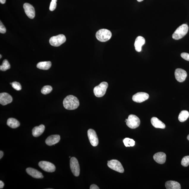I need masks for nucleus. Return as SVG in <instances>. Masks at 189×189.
Returning a JSON list of instances; mask_svg holds the SVG:
<instances>
[{
	"label": "nucleus",
	"instance_id": "nucleus-1",
	"mask_svg": "<svg viewBox=\"0 0 189 189\" xmlns=\"http://www.w3.org/2000/svg\"><path fill=\"white\" fill-rule=\"evenodd\" d=\"M63 105L66 109H76L79 106L80 103L78 98L72 95L67 96L63 101Z\"/></svg>",
	"mask_w": 189,
	"mask_h": 189
},
{
	"label": "nucleus",
	"instance_id": "nucleus-2",
	"mask_svg": "<svg viewBox=\"0 0 189 189\" xmlns=\"http://www.w3.org/2000/svg\"><path fill=\"white\" fill-rule=\"evenodd\" d=\"M188 30V25L186 24L181 25L173 33L172 38L176 40L182 39L187 34Z\"/></svg>",
	"mask_w": 189,
	"mask_h": 189
},
{
	"label": "nucleus",
	"instance_id": "nucleus-3",
	"mask_svg": "<svg viewBox=\"0 0 189 189\" xmlns=\"http://www.w3.org/2000/svg\"><path fill=\"white\" fill-rule=\"evenodd\" d=\"M96 37L98 40L105 42L110 40L112 37L111 32L105 29H100L96 33Z\"/></svg>",
	"mask_w": 189,
	"mask_h": 189
},
{
	"label": "nucleus",
	"instance_id": "nucleus-4",
	"mask_svg": "<svg viewBox=\"0 0 189 189\" xmlns=\"http://www.w3.org/2000/svg\"><path fill=\"white\" fill-rule=\"evenodd\" d=\"M108 86V84L107 82L101 83L99 85L94 88V95L98 97H103L106 93Z\"/></svg>",
	"mask_w": 189,
	"mask_h": 189
},
{
	"label": "nucleus",
	"instance_id": "nucleus-5",
	"mask_svg": "<svg viewBox=\"0 0 189 189\" xmlns=\"http://www.w3.org/2000/svg\"><path fill=\"white\" fill-rule=\"evenodd\" d=\"M125 122L128 127L132 129H135L139 127L141 123L139 118L134 115H130L128 119H126Z\"/></svg>",
	"mask_w": 189,
	"mask_h": 189
},
{
	"label": "nucleus",
	"instance_id": "nucleus-6",
	"mask_svg": "<svg viewBox=\"0 0 189 189\" xmlns=\"http://www.w3.org/2000/svg\"><path fill=\"white\" fill-rule=\"evenodd\" d=\"M66 40V37L64 35L59 34L51 37L49 42L52 46L59 47L65 42Z\"/></svg>",
	"mask_w": 189,
	"mask_h": 189
},
{
	"label": "nucleus",
	"instance_id": "nucleus-7",
	"mask_svg": "<svg viewBox=\"0 0 189 189\" xmlns=\"http://www.w3.org/2000/svg\"><path fill=\"white\" fill-rule=\"evenodd\" d=\"M70 165L71 170L75 177H78L80 173V167L78 161L75 157H72L70 158Z\"/></svg>",
	"mask_w": 189,
	"mask_h": 189
},
{
	"label": "nucleus",
	"instance_id": "nucleus-8",
	"mask_svg": "<svg viewBox=\"0 0 189 189\" xmlns=\"http://www.w3.org/2000/svg\"><path fill=\"white\" fill-rule=\"evenodd\" d=\"M108 166L110 168L120 173L124 172V169L121 163L117 160H111L108 161Z\"/></svg>",
	"mask_w": 189,
	"mask_h": 189
},
{
	"label": "nucleus",
	"instance_id": "nucleus-9",
	"mask_svg": "<svg viewBox=\"0 0 189 189\" xmlns=\"http://www.w3.org/2000/svg\"><path fill=\"white\" fill-rule=\"evenodd\" d=\"M39 166L43 170L48 172H53L56 171L55 165L50 162L47 161H41L39 163Z\"/></svg>",
	"mask_w": 189,
	"mask_h": 189
},
{
	"label": "nucleus",
	"instance_id": "nucleus-10",
	"mask_svg": "<svg viewBox=\"0 0 189 189\" xmlns=\"http://www.w3.org/2000/svg\"><path fill=\"white\" fill-rule=\"evenodd\" d=\"M88 136L90 143L92 146H97L99 143V141L95 131L92 129L88 130Z\"/></svg>",
	"mask_w": 189,
	"mask_h": 189
},
{
	"label": "nucleus",
	"instance_id": "nucleus-11",
	"mask_svg": "<svg viewBox=\"0 0 189 189\" xmlns=\"http://www.w3.org/2000/svg\"><path fill=\"white\" fill-rule=\"evenodd\" d=\"M149 96L148 94L144 92H139L133 95V100L137 103H141L148 99Z\"/></svg>",
	"mask_w": 189,
	"mask_h": 189
},
{
	"label": "nucleus",
	"instance_id": "nucleus-12",
	"mask_svg": "<svg viewBox=\"0 0 189 189\" xmlns=\"http://www.w3.org/2000/svg\"><path fill=\"white\" fill-rule=\"evenodd\" d=\"M175 76L177 81L182 82L186 80L187 73L185 70L182 69H177L175 71Z\"/></svg>",
	"mask_w": 189,
	"mask_h": 189
},
{
	"label": "nucleus",
	"instance_id": "nucleus-13",
	"mask_svg": "<svg viewBox=\"0 0 189 189\" xmlns=\"http://www.w3.org/2000/svg\"><path fill=\"white\" fill-rule=\"evenodd\" d=\"M23 9L26 14L29 18L32 19L35 16V11L34 7L28 3H25L23 5Z\"/></svg>",
	"mask_w": 189,
	"mask_h": 189
},
{
	"label": "nucleus",
	"instance_id": "nucleus-14",
	"mask_svg": "<svg viewBox=\"0 0 189 189\" xmlns=\"http://www.w3.org/2000/svg\"><path fill=\"white\" fill-rule=\"evenodd\" d=\"M12 97L6 92L0 94V103L3 105H5L11 103L12 101Z\"/></svg>",
	"mask_w": 189,
	"mask_h": 189
},
{
	"label": "nucleus",
	"instance_id": "nucleus-15",
	"mask_svg": "<svg viewBox=\"0 0 189 189\" xmlns=\"http://www.w3.org/2000/svg\"><path fill=\"white\" fill-rule=\"evenodd\" d=\"M153 159L158 164H164L166 161V155L164 152H158L153 156Z\"/></svg>",
	"mask_w": 189,
	"mask_h": 189
},
{
	"label": "nucleus",
	"instance_id": "nucleus-16",
	"mask_svg": "<svg viewBox=\"0 0 189 189\" xmlns=\"http://www.w3.org/2000/svg\"><path fill=\"white\" fill-rule=\"evenodd\" d=\"M60 140V137L59 135H53L47 138L45 143L48 146H52L58 143Z\"/></svg>",
	"mask_w": 189,
	"mask_h": 189
},
{
	"label": "nucleus",
	"instance_id": "nucleus-17",
	"mask_svg": "<svg viewBox=\"0 0 189 189\" xmlns=\"http://www.w3.org/2000/svg\"><path fill=\"white\" fill-rule=\"evenodd\" d=\"M145 40L144 38L141 36H138L136 39L134 46L135 50L138 52H141V47L145 44Z\"/></svg>",
	"mask_w": 189,
	"mask_h": 189
},
{
	"label": "nucleus",
	"instance_id": "nucleus-18",
	"mask_svg": "<svg viewBox=\"0 0 189 189\" xmlns=\"http://www.w3.org/2000/svg\"><path fill=\"white\" fill-rule=\"evenodd\" d=\"M26 172L33 178L36 179H42L44 178L42 173L35 169L32 168H27Z\"/></svg>",
	"mask_w": 189,
	"mask_h": 189
},
{
	"label": "nucleus",
	"instance_id": "nucleus-19",
	"mask_svg": "<svg viewBox=\"0 0 189 189\" xmlns=\"http://www.w3.org/2000/svg\"><path fill=\"white\" fill-rule=\"evenodd\" d=\"M152 125L156 128L164 129L166 126L162 121L156 117H153L151 120Z\"/></svg>",
	"mask_w": 189,
	"mask_h": 189
},
{
	"label": "nucleus",
	"instance_id": "nucleus-20",
	"mask_svg": "<svg viewBox=\"0 0 189 189\" xmlns=\"http://www.w3.org/2000/svg\"><path fill=\"white\" fill-rule=\"evenodd\" d=\"M45 127L44 125H40L33 128L32 130L33 136L37 137L40 136L44 132Z\"/></svg>",
	"mask_w": 189,
	"mask_h": 189
},
{
	"label": "nucleus",
	"instance_id": "nucleus-21",
	"mask_svg": "<svg viewBox=\"0 0 189 189\" xmlns=\"http://www.w3.org/2000/svg\"><path fill=\"white\" fill-rule=\"evenodd\" d=\"M165 185L167 189H180L181 188L179 183L176 181H167L165 183Z\"/></svg>",
	"mask_w": 189,
	"mask_h": 189
},
{
	"label": "nucleus",
	"instance_id": "nucleus-22",
	"mask_svg": "<svg viewBox=\"0 0 189 189\" xmlns=\"http://www.w3.org/2000/svg\"><path fill=\"white\" fill-rule=\"evenodd\" d=\"M7 125L12 128L15 129L18 127L20 125V124L16 119L11 118L8 119Z\"/></svg>",
	"mask_w": 189,
	"mask_h": 189
},
{
	"label": "nucleus",
	"instance_id": "nucleus-23",
	"mask_svg": "<svg viewBox=\"0 0 189 189\" xmlns=\"http://www.w3.org/2000/svg\"><path fill=\"white\" fill-rule=\"evenodd\" d=\"M52 66V63L50 62H41L37 64V67L39 69L48 70Z\"/></svg>",
	"mask_w": 189,
	"mask_h": 189
},
{
	"label": "nucleus",
	"instance_id": "nucleus-24",
	"mask_svg": "<svg viewBox=\"0 0 189 189\" xmlns=\"http://www.w3.org/2000/svg\"><path fill=\"white\" fill-rule=\"evenodd\" d=\"M189 117V113L186 110H183L180 112L179 115L178 119L181 122L186 121Z\"/></svg>",
	"mask_w": 189,
	"mask_h": 189
},
{
	"label": "nucleus",
	"instance_id": "nucleus-25",
	"mask_svg": "<svg viewBox=\"0 0 189 189\" xmlns=\"http://www.w3.org/2000/svg\"><path fill=\"white\" fill-rule=\"evenodd\" d=\"M123 142L126 147H133L135 145V141L128 138L124 139Z\"/></svg>",
	"mask_w": 189,
	"mask_h": 189
},
{
	"label": "nucleus",
	"instance_id": "nucleus-26",
	"mask_svg": "<svg viewBox=\"0 0 189 189\" xmlns=\"http://www.w3.org/2000/svg\"><path fill=\"white\" fill-rule=\"evenodd\" d=\"M10 68V65L7 60L3 61L2 64L0 66V70L3 71H5Z\"/></svg>",
	"mask_w": 189,
	"mask_h": 189
},
{
	"label": "nucleus",
	"instance_id": "nucleus-27",
	"mask_svg": "<svg viewBox=\"0 0 189 189\" xmlns=\"http://www.w3.org/2000/svg\"><path fill=\"white\" fill-rule=\"evenodd\" d=\"M53 88L50 86H45L43 87L41 90V93L44 94L50 93L52 91Z\"/></svg>",
	"mask_w": 189,
	"mask_h": 189
},
{
	"label": "nucleus",
	"instance_id": "nucleus-28",
	"mask_svg": "<svg viewBox=\"0 0 189 189\" xmlns=\"http://www.w3.org/2000/svg\"><path fill=\"white\" fill-rule=\"evenodd\" d=\"M181 164L183 166L187 167L189 165V156L184 157L182 159Z\"/></svg>",
	"mask_w": 189,
	"mask_h": 189
},
{
	"label": "nucleus",
	"instance_id": "nucleus-29",
	"mask_svg": "<svg viewBox=\"0 0 189 189\" xmlns=\"http://www.w3.org/2000/svg\"><path fill=\"white\" fill-rule=\"evenodd\" d=\"M12 87L16 90L19 91L21 89V84L19 82H14L12 84Z\"/></svg>",
	"mask_w": 189,
	"mask_h": 189
},
{
	"label": "nucleus",
	"instance_id": "nucleus-30",
	"mask_svg": "<svg viewBox=\"0 0 189 189\" xmlns=\"http://www.w3.org/2000/svg\"><path fill=\"white\" fill-rule=\"evenodd\" d=\"M56 2L54 1H51L50 7V10L52 11L54 10L56 8Z\"/></svg>",
	"mask_w": 189,
	"mask_h": 189
},
{
	"label": "nucleus",
	"instance_id": "nucleus-31",
	"mask_svg": "<svg viewBox=\"0 0 189 189\" xmlns=\"http://www.w3.org/2000/svg\"><path fill=\"white\" fill-rule=\"evenodd\" d=\"M0 23H0V32L4 34V33H5L6 32V29L4 26L3 25L1 21Z\"/></svg>",
	"mask_w": 189,
	"mask_h": 189
},
{
	"label": "nucleus",
	"instance_id": "nucleus-32",
	"mask_svg": "<svg viewBox=\"0 0 189 189\" xmlns=\"http://www.w3.org/2000/svg\"><path fill=\"white\" fill-rule=\"evenodd\" d=\"M181 56L185 60L189 61V54L186 53H182L181 54Z\"/></svg>",
	"mask_w": 189,
	"mask_h": 189
},
{
	"label": "nucleus",
	"instance_id": "nucleus-33",
	"mask_svg": "<svg viewBox=\"0 0 189 189\" xmlns=\"http://www.w3.org/2000/svg\"><path fill=\"white\" fill-rule=\"evenodd\" d=\"M90 189H99L100 188L96 185L92 184L90 186Z\"/></svg>",
	"mask_w": 189,
	"mask_h": 189
},
{
	"label": "nucleus",
	"instance_id": "nucleus-34",
	"mask_svg": "<svg viewBox=\"0 0 189 189\" xmlns=\"http://www.w3.org/2000/svg\"><path fill=\"white\" fill-rule=\"evenodd\" d=\"M4 186V184L1 180L0 181V189H2Z\"/></svg>",
	"mask_w": 189,
	"mask_h": 189
},
{
	"label": "nucleus",
	"instance_id": "nucleus-35",
	"mask_svg": "<svg viewBox=\"0 0 189 189\" xmlns=\"http://www.w3.org/2000/svg\"><path fill=\"white\" fill-rule=\"evenodd\" d=\"M4 155V153L2 151H1L0 152V159H1Z\"/></svg>",
	"mask_w": 189,
	"mask_h": 189
},
{
	"label": "nucleus",
	"instance_id": "nucleus-36",
	"mask_svg": "<svg viewBox=\"0 0 189 189\" xmlns=\"http://www.w3.org/2000/svg\"><path fill=\"white\" fill-rule=\"evenodd\" d=\"M6 0H0V2L2 4H4L5 3Z\"/></svg>",
	"mask_w": 189,
	"mask_h": 189
},
{
	"label": "nucleus",
	"instance_id": "nucleus-37",
	"mask_svg": "<svg viewBox=\"0 0 189 189\" xmlns=\"http://www.w3.org/2000/svg\"><path fill=\"white\" fill-rule=\"evenodd\" d=\"M138 1V2H141L144 1V0H137Z\"/></svg>",
	"mask_w": 189,
	"mask_h": 189
},
{
	"label": "nucleus",
	"instance_id": "nucleus-38",
	"mask_svg": "<svg viewBox=\"0 0 189 189\" xmlns=\"http://www.w3.org/2000/svg\"><path fill=\"white\" fill-rule=\"evenodd\" d=\"M52 1H54L56 2L57 0H52Z\"/></svg>",
	"mask_w": 189,
	"mask_h": 189
},
{
	"label": "nucleus",
	"instance_id": "nucleus-39",
	"mask_svg": "<svg viewBox=\"0 0 189 189\" xmlns=\"http://www.w3.org/2000/svg\"><path fill=\"white\" fill-rule=\"evenodd\" d=\"M187 139L189 141V135L188 136V137H187Z\"/></svg>",
	"mask_w": 189,
	"mask_h": 189
},
{
	"label": "nucleus",
	"instance_id": "nucleus-40",
	"mask_svg": "<svg viewBox=\"0 0 189 189\" xmlns=\"http://www.w3.org/2000/svg\"><path fill=\"white\" fill-rule=\"evenodd\" d=\"M0 56H1V58H1V57H2V56H1V55H0Z\"/></svg>",
	"mask_w": 189,
	"mask_h": 189
}]
</instances>
